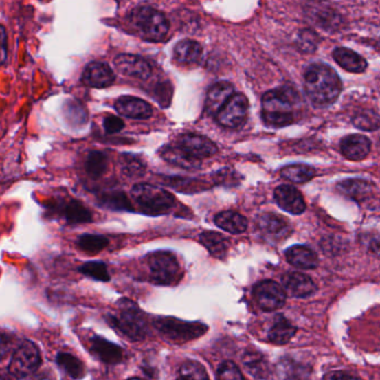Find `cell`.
<instances>
[{"label": "cell", "instance_id": "bcb514c9", "mask_svg": "<svg viewBox=\"0 0 380 380\" xmlns=\"http://www.w3.org/2000/svg\"><path fill=\"white\" fill-rule=\"evenodd\" d=\"M3 377V376H1V375H0V378Z\"/></svg>", "mask_w": 380, "mask_h": 380}, {"label": "cell", "instance_id": "7a4b0ae2", "mask_svg": "<svg viewBox=\"0 0 380 380\" xmlns=\"http://www.w3.org/2000/svg\"><path fill=\"white\" fill-rule=\"evenodd\" d=\"M299 95L290 87H279L263 95L262 118L270 127H284L295 122Z\"/></svg>", "mask_w": 380, "mask_h": 380}, {"label": "cell", "instance_id": "2e32d148", "mask_svg": "<svg viewBox=\"0 0 380 380\" xmlns=\"http://www.w3.org/2000/svg\"><path fill=\"white\" fill-rule=\"evenodd\" d=\"M179 146L194 159H208L218 152L216 145L205 136L186 134L181 137Z\"/></svg>", "mask_w": 380, "mask_h": 380}, {"label": "cell", "instance_id": "3957f363", "mask_svg": "<svg viewBox=\"0 0 380 380\" xmlns=\"http://www.w3.org/2000/svg\"><path fill=\"white\" fill-rule=\"evenodd\" d=\"M116 306L118 313L107 315V324L132 342L144 340L148 335V324L141 308L128 298H121Z\"/></svg>", "mask_w": 380, "mask_h": 380}, {"label": "cell", "instance_id": "8fae6325", "mask_svg": "<svg viewBox=\"0 0 380 380\" xmlns=\"http://www.w3.org/2000/svg\"><path fill=\"white\" fill-rule=\"evenodd\" d=\"M256 229L270 243L286 240L292 233V227L286 218L277 213L265 212L256 219Z\"/></svg>", "mask_w": 380, "mask_h": 380}, {"label": "cell", "instance_id": "b9f144b4", "mask_svg": "<svg viewBox=\"0 0 380 380\" xmlns=\"http://www.w3.org/2000/svg\"><path fill=\"white\" fill-rule=\"evenodd\" d=\"M103 126L107 134H116V133L121 132L124 128L125 124L122 118H118V116L109 115L104 118Z\"/></svg>", "mask_w": 380, "mask_h": 380}, {"label": "cell", "instance_id": "30bf717a", "mask_svg": "<svg viewBox=\"0 0 380 380\" xmlns=\"http://www.w3.org/2000/svg\"><path fill=\"white\" fill-rule=\"evenodd\" d=\"M249 100L243 94H233L215 114L216 121L227 128H239L248 118Z\"/></svg>", "mask_w": 380, "mask_h": 380}, {"label": "cell", "instance_id": "7402d4cb", "mask_svg": "<svg viewBox=\"0 0 380 380\" xmlns=\"http://www.w3.org/2000/svg\"><path fill=\"white\" fill-rule=\"evenodd\" d=\"M98 205L102 209L114 211V212H133L134 207L130 199L123 191L109 190L98 195Z\"/></svg>", "mask_w": 380, "mask_h": 380}, {"label": "cell", "instance_id": "6da1fadb", "mask_svg": "<svg viewBox=\"0 0 380 380\" xmlns=\"http://www.w3.org/2000/svg\"><path fill=\"white\" fill-rule=\"evenodd\" d=\"M342 89V80L331 66L319 63L306 68L304 91L313 107L317 109L331 107L339 98Z\"/></svg>", "mask_w": 380, "mask_h": 380}, {"label": "cell", "instance_id": "7c38bea8", "mask_svg": "<svg viewBox=\"0 0 380 380\" xmlns=\"http://www.w3.org/2000/svg\"><path fill=\"white\" fill-rule=\"evenodd\" d=\"M256 302L265 311H274L284 306L287 293L279 283L272 280H265L256 284L254 288Z\"/></svg>", "mask_w": 380, "mask_h": 380}, {"label": "cell", "instance_id": "5b68a950", "mask_svg": "<svg viewBox=\"0 0 380 380\" xmlns=\"http://www.w3.org/2000/svg\"><path fill=\"white\" fill-rule=\"evenodd\" d=\"M133 26L139 30L143 38L150 42H159L168 35L170 23L162 12L150 7H139L131 14Z\"/></svg>", "mask_w": 380, "mask_h": 380}, {"label": "cell", "instance_id": "ac0fdd59", "mask_svg": "<svg viewBox=\"0 0 380 380\" xmlns=\"http://www.w3.org/2000/svg\"><path fill=\"white\" fill-rule=\"evenodd\" d=\"M84 84L94 89H105L112 85L115 80V75L112 68L104 63H91L85 68L82 77Z\"/></svg>", "mask_w": 380, "mask_h": 380}, {"label": "cell", "instance_id": "9a60e30c", "mask_svg": "<svg viewBox=\"0 0 380 380\" xmlns=\"http://www.w3.org/2000/svg\"><path fill=\"white\" fill-rule=\"evenodd\" d=\"M274 200L281 209L291 214H301L306 211L304 197L295 186L283 184L274 190Z\"/></svg>", "mask_w": 380, "mask_h": 380}, {"label": "cell", "instance_id": "f35d334b", "mask_svg": "<svg viewBox=\"0 0 380 380\" xmlns=\"http://www.w3.org/2000/svg\"><path fill=\"white\" fill-rule=\"evenodd\" d=\"M354 124L360 130L376 131L379 126V120L377 114H375L374 112H364L354 118Z\"/></svg>", "mask_w": 380, "mask_h": 380}, {"label": "cell", "instance_id": "603a6c76", "mask_svg": "<svg viewBox=\"0 0 380 380\" xmlns=\"http://www.w3.org/2000/svg\"><path fill=\"white\" fill-rule=\"evenodd\" d=\"M159 155L172 166H179V168H186V170H194V168H200L201 166V159L192 157L179 145L177 146H171V145L163 146L159 150Z\"/></svg>", "mask_w": 380, "mask_h": 380}, {"label": "cell", "instance_id": "4fadbf2b", "mask_svg": "<svg viewBox=\"0 0 380 380\" xmlns=\"http://www.w3.org/2000/svg\"><path fill=\"white\" fill-rule=\"evenodd\" d=\"M89 350L96 359L105 365H118L124 358V350L121 346L102 336H93L89 339Z\"/></svg>", "mask_w": 380, "mask_h": 380}, {"label": "cell", "instance_id": "ab89813d", "mask_svg": "<svg viewBox=\"0 0 380 380\" xmlns=\"http://www.w3.org/2000/svg\"><path fill=\"white\" fill-rule=\"evenodd\" d=\"M216 377L220 379L227 380H242L245 379V376L240 372L238 366L233 361H224L219 366Z\"/></svg>", "mask_w": 380, "mask_h": 380}, {"label": "cell", "instance_id": "f546056e", "mask_svg": "<svg viewBox=\"0 0 380 380\" xmlns=\"http://www.w3.org/2000/svg\"><path fill=\"white\" fill-rule=\"evenodd\" d=\"M297 333V328L288 322L284 317L279 315L271 329L269 331L268 338L274 345H286Z\"/></svg>", "mask_w": 380, "mask_h": 380}, {"label": "cell", "instance_id": "60d3db41", "mask_svg": "<svg viewBox=\"0 0 380 380\" xmlns=\"http://www.w3.org/2000/svg\"><path fill=\"white\" fill-rule=\"evenodd\" d=\"M238 175L236 172H233L230 168H223L215 174L214 179L216 183L221 186H236L238 183Z\"/></svg>", "mask_w": 380, "mask_h": 380}, {"label": "cell", "instance_id": "ffe728a7", "mask_svg": "<svg viewBox=\"0 0 380 380\" xmlns=\"http://www.w3.org/2000/svg\"><path fill=\"white\" fill-rule=\"evenodd\" d=\"M340 148L344 157L350 161H361L372 150V142L360 134H351L342 139Z\"/></svg>", "mask_w": 380, "mask_h": 380}, {"label": "cell", "instance_id": "484cf974", "mask_svg": "<svg viewBox=\"0 0 380 380\" xmlns=\"http://www.w3.org/2000/svg\"><path fill=\"white\" fill-rule=\"evenodd\" d=\"M339 191L356 201H364L372 197L374 192V184L369 181L360 179H348L339 183Z\"/></svg>", "mask_w": 380, "mask_h": 380}, {"label": "cell", "instance_id": "1f68e13d", "mask_svg": "<svg viewBox=\"0 0 380 380\" xmlns=\"http://www.w3.org/2000/svg\"><path fill=\"white\" fill-rule=\"evenodd\" d=\"M109 157L100 150H91L85 159V171L91 179L98 180L107 173Z\"/></svg>", "mask_w": 380, "mask_h": 380}, {"label": "cell", "instance_id": "52a82bcc", "mask_svg": "<svg viewBox=\"0 0 380 380\" xmlns=\"http://www.w3.org/2000/svg\"><path fill=\"white\" fill-rule=\"evenodd\" d=\"M42 353L35 342L25 339L14 350L7 372L14 378L23 379L35 374L42 366Z\"/></svg>", "mask_w": 380, "mask_h": 380}, {"label": "cell", "instance_id": "8992f818", "mask_svg": "<svg viewBox=\"0 0 380 380\" xmlns=\"http://www.w3.org/2000/svg\"><path fill=\"white\" fill-rule=\"evenodd\" d=\"M150 280L159 286H171L180 281L182 273L177 256L170 251H154L146 256Z\"/></svg>", "mask_w": 380, "mask_h": 380}, {"label": "cell", "instance_id": "9c48e42d", "mask_svg": "<svg viewBox=\"0 0 380 380\" xmlns=\"http://www.w3.org/2000/svg\"><path fill=\"white\" fill-rule=\"evenodd\" d=\"M48 212L60 219L67 225H80L91 223L94 220V214L91 209L76 199L58 198L45 204Z\"/></svg>", "mask_w": 380, "mask_h": 380}, {"label": "cell", "instance_id": "d6a6232c", "mask_svg": "<svg viewBox=\"0 0 380 380\" xmlns=\"http://www.w3.org/2000/svg\"><path fill=\"white\" fill-rule=\"evenodd\" d=\"M109 240L107 236L96 233H85L76 240L77 248L89 254H98L107 248Z\"/></svg>", "mask_w": 380, "mask_h": 380}, {"label": "cell", "instance_id": "8d00e7d4", "mask_svg": "<svg viewBox=\"0 0 380 380\" xmlns=\"http://www.w3.org/2000/svg\"><path fill=\"white\" fill-rule=\"evenodd\" d=\"M77 270L80 274L91 278L93 280L98 281V282H109L111 281V274H109L107 263L100 261V260L87 261L80 265Z\"/></svg>", "mask_w": 380, "mask_h": 380}, {"label": "cell", "instance_id": "f6af8a7d", "mask_svg": "<svg viewBox=\"0 0 380 380\" xmlns=\"http://www.w3.org/2000/svg\"><path fill=\"white\" fill-rule=\"evenodd\" d=\"M324 378H328V379H355L354 375L347 374V372H331V374H328L324 376Z\"/></svg>", "mask_w": 380, "mask_h": 380}, {"label": "cell", "instance_id": "ee69618b", "mask_svg": "<svg viewBox=\"0 0 380 380\" xmlns=\"http://www.w3.org/2000/svg\"><path fill=\"white\" fill-rule=\"evenodd\" d=\"M7 59V34L6 30L0 25V65H3Z\"/></svg>", "mask_w": 380, "mask_h": 380}, {"label": "cell", "instance_id": "d4e9b609", "mask_svg": "<svg viewBox=\"0 0 380 380\" xmlns=\"http://www.w3.org/2000/svg\"><path fill=\"white\" fill-rule=\"evenodd\" d=\"M202 46L191 39H183L174 47V58L182 65L198 64L202 57Z\"/></svg>", "mask_w": 380, "mask_h": 380}, {"label": "cell", "instance_id": "44dd1931", "mask_svg": "<svg viewBox=\"0 0 380 380\" xmlns=\"http://www.w3.org/2000/svg\"><path fill=\"white\" fill-rule=\"evenodd\" d=\"M286 259L290 265L301 270H313L318 267V256L306 245H293L286 251Z\"/></svg>", "mask_w": 380, "mask_h": 380}, {"label": "cell", "instance_id": "836d02e7", "mask_svg": "<svg viewBox=\"0 0 380 380\" xmlns=\"http://www.w3.org/2000/svg\"><path fill=\"white\" fill-rule=\"evenodd\" d=\"M281 177L289 182L302 184L309 182L315 177V168L306 164H291L281 170Z\"/></svg>", "mask_w": 380, "mask_h": 380}, {"label": "cell", "instance_id": "277c9868", "mask_svg": "<svg viewBox=\"0 0 380 380\" xmlns=\"http://www.w3.org/2000/svg\"><path fill=\"white\" fill-rule=\"evenodd\" d=\"M131 197L144 214L154 216L166 214L175 207V199L171 193L148 183H139L133 186Z\"/></svg>", "mask_w": 380, "mask_h": 380}, {"label": "cell", "instance_id": "ba28073f", "mask_svg": "<svg viewBox=\"0 0 380 380\" xmlns=\"http://www.w3.org/2000/svg\"><path fill=\"white\" fill-rule=\"evenodd\" d=\"M153 326L162 336L173 342H186L203 336L208 327L200 322H184L173 317H159Z\"/></svg>", "mask_w": 380, "mask_h": 380}, {"label": "cell", "instance_id": "f1b7e54d", "mask_svg": "<svg viewBox=\"0 0 380 380\" xmlns=\"http://www.w3.org/2000/svg\"><path fill=\"white\" fill-rule=\"evenodd\" d=\"M55 361H56L57 367L69 378L80 379L85 376V366H84L83 361L71 353L59 351L56 355Z\"/></svg>", "mask_w": 380, "mask_h": 380}, {"label": "cell", "instance_id": "83f0119b", "mask_svg": "<svg viewBox=\"0 0 380 380\" xmlns=\"http://www.w3.org/2000/svg\"><path fill=\"white\" fill-rule=\"evenodd\" d=\"M216 227L232 234L245 232L248 227V221L243 215L234 211H223L214 218Z\"/></svg>", "mask_w": 380, "mask_h": 380}, {"label": "cell", "instance_id": "74e56055", "mask_svg": "<svg viewBox=\"0 0 380 380\" xmlns=\"http://www.w3.org/2000/svg\"><path fill=\"white\" fill-rule=\"evenodd\" d=\"M180 377L186 379H209V375L203 366L198 361L184 363L180 369Z\"/></svg>", "mask_w": 380, "mask_h": 380}, {"label": "cell", "instance_id": "d590c367", "mask_svg": "<svg viewBox=\"0 0 380 380\" xmlns=\"http://www.w3.org/2000/svg\"><path fill=\"white\" fill-rule=\"evenodd\" d=\"M120 166H121L122 173L131 179L143 177L146 171V164L144 161L135 154H122L120 157Z\"/></svg>", "mask_w": 380, "mask_h": 380}, {"label": "cell", "instance_id": "e0dca14e", "mask_svg": "<svg viewBox=\"0 0 380 380\" xmlns=\"http://www.w3.org/2000/svg\"><path fill=\"white\" fill-rule=\"evenodd\" d=\"M283 289L287 295L293 298H308L317 291L313 279L300 272H289L282 277Z\"/></svg>", "mask_w": 380, "mask_h": 380}, {"label": "cell", "instance_id": "cb8c5ba5", "mask_svg": "<svg viewBox=\"0 0 380 380\" xmlns=\"http://www.w3.org/2000/svg\"><path fill=\"white\" fill-rule=\"evenodd\" d=\"M234 94V89L227 82H219L211 86L208 91L207 100H205V109L209 114L215 115L219 109L223 107L225 102Z\"/></svg>", "mask_w": 380, "mask_h": 380}, {"label": "cell", "instance_id": "4dcf8cb0", "mask_svg": "<svg viewBox=\"0 0 380 380\" xmlns=\"http://www.w3.org/2000/svg\"><path fill=\"white\" fill-rule=\"evenodd\" d=\"M200 241L208 249L210 254L218 259H224L229 249V242L220 233L205 231L201 233Z\"/></svg>", "mask_w": 380, "mask_h": 380}, {"label": "cell", "instance_id": "4316f807", "mask_svg": "<svg viewBox=\"0 0 380 380\" xmlns=\"http://www.w3.org/2000/svg\"><path fill=\"white\" fill-rule=\"evenodd\" d=\"M333 59L344 69L356 74L364 73L368 66L365 58L355 53L354 50L348 49V48H337L333 52Z\"/></svg>", "mask_w": 380, "mask_h": 380}, {"label": "cell", "instance_id": "d6986e66", "mask_svg": "<svg viewBox=\"0 0 380 380\" xmlns=\"http://www.w3.org/2000/svg\"><path fill=\"white\" fill-rule=\"evenodd\" d=\"M115 109L120 115L134 120H146L153 114V109L148 102L133 96L118 98Z\"/></svg>", "mask_w": 380, "mask_h": 380}, {"label": "cell", "instance_id": "e575fe53", "mask_svg": "<svg viewBox=\"0 0 380 380\" xmlns=\"http://www.w3.org/2000/svg\"><path fill=\"white\" fill-rule=\"evenodd\" d=\"M242 364L252 377L258 378V379L269 377L270 369H269L268 361L265 359L262 355L248 353L243 357Z\"/></svg>", "mask_w": 380, "mask_h": 380}, {"label": "cell", "instance_id": "5bb4252c", "mask_svg": "<svg viewBox=\"0 0 380 380\" xmlns=\"http://www.w3.org/2000/svg\"><path fill=\"white\" fill-rule=\"evenodd\" d=\"M114 66L120 74L139 80H148L152 73L150 64L144 58L130 54H121L116 56Z\"/></svg>", "mask_w": 380, "mask_h": 380}, {"label": "cell", "instance_id": "7bdbcfd3", "mask_svg": "<svg viewBox=\"0 0 380 380\" xmlns=\"http://www.w3.org/2000/svg\"><path fill=\"white\" fill-rule=\"evenodd\" d=\"M15 345V338L8 333H0V357L6 356L12 350Z\"/></svg>", "mask_w": 380, "mask_h": 380}]
</instances>
